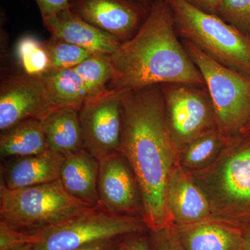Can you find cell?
I'll use <instances>...</instances> for the list:
<instances>
[{"mask_svg":"<svg viewBox=\"0 0 250 250\" xmlns=\"http://www.w3.org/2000/svg\"><path fill=\"white\" fill-rule=\"evenodd\" d=\"M123 94L106 89L88 99L80 111L84 149L98 161L121 152Z\"/></svg>","mask_w":250,"mask_h":250,"instance_id":"cell-9","label":"cell"},{"mask_svg":"<svg viewBox=\"0 0 250 250\" xmlns=\"http://www.w3.org/2000/svg\"><path fill=\"white\" fill-rule=\"evenodd\" d=\"M41 123L52 152L65 158L84 148L78 110L54 108L41 120Z\"/></svg>","mask_w":250,"mask_h":250,"instance_id":"cell-18","label":"cell"},{"mask_svg":"<svg viewBox=\"0 0 250 250\" xmlns=\"http://www.w3.org/2000/svg\"><path fill=\"white\" fill-rule=\"evenodd\" d=\"M149 231L152 250H184L173 226Z\"/></svg>","mask_w":250,"mask_h":250,"instance_id":"cell-27","label":"cell"},{"mask_svg":"<svg viewBox=\"0 0 250 250\" xmlns=\"http://www.w3.org/2000/svg\"><path fill=\"white\" fill-rule=\"evenodd\" d=\"M41 76L54 108H72L80 111L90 98L84 82L74 68L49 70Z\"/></svg>","mask_w":250,"mask_h":250,"instance_id":"cell-20","label":"cell"},{"mask_svg":"<svg viewBox=\"0 0 250 250\" xmlns=\"http://www.w3.org/2000/svg\"><path fill=\"white\" fill-rule=\"evenodd\" d=\"M177 32L225 66L250 75V39L218 15L198 9L187 0H167Z\"/></svg>","mask_w":250,"mask_h":250,"instance_id":"cell-4","label":"cell"},{"mask_svg":"<svg viewBox=\"0 0 250 250\" xmlns=\"http://www.w3.org/2000/svg\"><path fill=\"white\" fill-rule=\"evenodd\" d=\"M89 208L70 195L60 179L16 189L0 184V219L21 231L35 232Z\"/></svg>","mask_w":250,"mask_h":250,"instance_id":"cell-5","label":"cell"},{"mask_svg":"<svg viewBox=\"0 0 250 250\" xmlns=\"http://www.w3.org/2000/svg\"><path fill=\"white\" fill-rule=\"evenodd\" d=\"M177 32L167 0H153L137 32L111 55L113 77L108 89L125 93L166 83L205 86Z\"/></svg>","mask_w":250,"mask_h":250,"instance_id":"cell-2","label":"cell"},{"mask_svg":"<svg viewBox=\"0 0 250 250\" xmlns=\"http://www.w3.org/2000/svg\"><path fill=\"white\" fill-rule=\"evenodd\" d=\"M34 243H28V244L24 245V246L18 247V248L9 250H34Z\"/></svg>","mask_w":250,"mask_h":250,"instance_id":"cell-33","label":"cell"},{"mask_svg":"<svg viewBox=\"0 0 250 250\" xmlns=\"http://www.w3.org/2000/svg\"><path fill=\"white\" fill-rule=\"evenodd\" d=\"M136 1H139V2L142 3L143 4L150 5L151 3L152 2L153 0H136Z\"/></svg>","mask_w":250,"mask_h":250,"instance_id":"cell-35","label":"cell"},{"mask_svg":"<svg viewBox=\"0 0 250 250\" xmlns=\"http://www.w3.org/2000/svg\"><path fill=\"white\" fill-rule=\"evenodd\" d=\"M217 15L250 39V0H220Z\"/></svg>","mask_w":250,"mask_h":250,"instance_id":"cell-25","label":"cell"},{"mask_svg":"<svg viewBox=\"0 0 250 250\" xmlns=\"http://www.w3.org/2000/svg\"><path fill=\"white\" fill-rule=\"evenodd\" d=\"M54 109L41 75L8 77L0 86V130L29 119L41 120Z\"/></svg>","mask_w":250,"mask_h":250,"instance_id":"cell-10","label":"cell"},{"mask_svg":"<svg viewBox=\"0 0 250 250\" xmlns=\"http://www.w3.org/2000/svg\"><path fill=\"white\" fill-rule=\"evenodd\" d=\"M147 229L141 219L112 213L99 205L35 231L34 250H73Z\"/></svg>","mask_w":250,"mask_h":250,"instance_id":"cell-7","label":"cell"},{"mask_svg":"<svg viewBox=\"0 0 250 250\" xmlns=\"http://www.w3.org/2000/svg\"><path fill=\"white\" fill-rule=\"evenodd\" d=\"M99 162V205L112 213L143 220L139 183L123 153L112 154Z\"/></svg>","mask_w":250,"mask_h":250,"instance_id":"cell-11","label":"cell"},{"mask_svg":"<svg viewBox=\"0 0 250 250\" xmlns=\"http://www.w3.org/2000/svg\"><path fill=\"white\" fill-rule=\"evenodd\" d=\"M241 134H250V117L246 126L241 130Z\"/></svg>","mask_w":250,"mask_h":250,"instance_id":"cell-34","label":"cell"},{"mask_svg":"<svg viewBox=\"0 0 250 250\" xmlns=\"http://www.w3.org/2000/svg\"><path fill=\"white\" fill-rule=\"evenodd\" d=\"M161 86L169 129L179 152L199 136L218 127L208 91L181 83H166Z\"/></svg>","mask_w":250,"mask_h":250,"instance_id":"cell-8","label":"cell"},{"mask_svg":"<svg viewBox=\"0 0 250 250\" xmlns=\"http://www.w3.org/2000/svg\"><path fill=\"white\" fill-rule=\"evenodd\" d=\"M74 69L84 82L90 98L108 89L113 77L111 56H92Z\"/></svg>","mask_w":250,"mask_h":250,"instance_id":"cell-22","label":"cell"},{"mask_svg":"<svg viewBox=\"0 0 250 250\" xmlns=\"http://www.w3.org/2000/svg\"><path fill=\"white\" fill-rule=\"evenodd\" d=\"M174 229L184 250H242L243 228L220 219L174 225Z\"/></svg>","mask_w":250,"mask_h":250,"instance_id":"cell-15","label":"cell"},{"mask_svg":"<svg viewBox=\"0 0 250 250\" xmlns=\"http://www.w3.org/2000/svg\"><path fill=\"white\" fill-rule=\"evenodd\" d=\"M130 0H72L75 14L95 27L116 37L122 43L137 32L148 14ZM146 5V4H145Z\"/></svg>","mask_w":250,"mask_h":250,"instance_id":"cell-12","label":"cell"},{"mask_svg":"<svg viewBox=\"0 0 250 250\" xmlns=\"http://www.w3.org/2000/svg\"><path fill=\"white\" fill-rule=\"evenodd\" d=\"M187 1L205 12L215 15L218 13L220 2V0H187Z\"/></svg>","mask_w":250,"mask_h":250,"instance_id":"cell-30","label":"cell"},{"mask_svg":"<svg viewBox=\"0 0 250 250\" xmlns=\"http://www.w3.org/2000/svg\"><path fill=\"white\" fill-rule=\"evenodd\" d=\"M36 241L34 232L21 231L0 220V250L14 249L28 243L34 244Z\"/></svg>","mask_w":250,"mask_h":250,"instance_id":"cell-26","label":"cell"},{"mask_svg":"<svg viewBox=\"0 0 250 250\" xmlns=\"http://www.w3.org/2000/svg\"><path fill=\"white\" fill-rule=\"evenodd\" d=\"M121 239V238H118L111 241L100 242L73 250H115L121 243V241L119 243Z\"/></svg>","mask_w":250,"mask_h":250,"instance_id":"cell-31","label":"cell"},{"mask_svg":"<svg viewBox=\"0 0 250 250\" xmlns=\"http://www.w3.org/2000/svg\"><path fill=\"white\" fill-rule=\"evenodd\" d=\"M183 44L205 81L218 129L227 139L241 134L250 117V75L220 63L189 41Z\"/></svg>","mask_w":250,"mask_h":250,"instance_id":"cell-6","label":"cell"},{"mask_svg":"<svg viewBox=\"0 0 250 250\" xmlns=\"http://www.w3.org/2000/svg\"><path fill=\"white\" fill-rule=\"evenodd\" d=\"M115 250H152L149 238L144 231L133 233L125 237Z\"/></svg>","mask_w":250,"mask_h":250,"instance_id":"cell-28","label":"cell"},{"mask_svg":"<svg viewBox=\"0 0 250 250\" xmlns=\"http://www.w3.org/2000/svg\"><path fill=\"white\" fill-rule=\"evenodd\" d=\"M228 139L218 127L209 130L179 152V164L188 171L208 167L218 157Z\"/></svg>","mask_w":250,"mask_h":250,"instance_id":"cell-21","label":"cell"},{"mask_svg":"<svg viewBox=\"0 0 250 250\" xmlns=\"http://www.w3.org/2000/svg\"><path fill=\"white\" fill-rule=\"evenodd\" d=\"M99 169L98 159L83 148L64 158L59 179L72 197L88 207H97Z\"/></svg>","mask_w":250,"mask_h":250,"instance_id":"cell-16","label":"cell"},{"mask_svg":"<svg viewBox=\"0 0 250 250\" xmlns=\"http://www.w3.org/2000/svg\"><path fill=\"white\" fill-rule=\"evenodd\" d=\"M188 172L208 199L213 218L242 228L250 223V134L229 138L210 166Z\"/></svg>","mask_w":250,"mask_h":250,"instance_id":"cell-3","label":"cell"},{"mask_svg":"<svg viewBox=\"0 0 250 250\" xmlns=\"http://www.w3.org/2000/svg\"><path fill=\"white\" fill-rule=\"evenodd\" d=\"M42 19L54 16L70 7L71 0H35Z\"/></svg>","mask_w":250,"mask_h":250,"instance_id":"cell-29","label":"cell"},{"mask_svg":"<svg viewBox=\"0 0 250 250\" xmlns=\"http://www.w3.org/2000/svg\"><path fill=\"white\" fill-rule=\"evenodd\" d=\"M48 150L40 120H27L1 131L0 136L1 159L37 155Z\"/></svg>","mask_w":250,"mask_h":250,"instance_id":"cell-19","label":"cell"},{"mask_svg":"<svg viewBox=\"0 0 250 250\" xmlns=\"http://www.w3.org/2000/svg\"><path fill=\"white\" fill-rule=\"evenodd\" d=\"M16 54L24 73L42 75L49 70L50 63L45 44L32 36H26L18 41Z\"/></svg>","mask_w":250,"mask_h":250,"instance_id":"cell-23","label":"cell"},{"mask_svg":"<svg viewBox=\"0 0 250 250\" xmlns=\"http://www.w3.org/2000/svg\"><path fill=\"white\" fill-rule=\"evenodd\" d=\"M167 202L176 225H192L213 217L205 194L179 163L169 180Z\"/></svg>","mask_w":250,"mask_h":250,"instance_id":"cell-14","label":"cell"},{"mask_svg":"<svg viewBox=\"0 0 250 250\" xmlns=\"http://www.w3.org/2000/svg\"><path fill=\"white\" fill-rule=\"evenodd\" d=\"M64 158L48 150L42 154L14 159L1 170V184L9 189L22 188L58 180Z\"/></svg>","mask_w":250,"mask_h":250,"instance_id":"cell-17","label":"cell"},{"mask_svg":"<svg viewBox=\"0 0 250 250\" xmlns=\"http://www.w3.org/2000/svg\"><path fill=\"white\" fill-rule=\"evenodd\" d=\"M48 54L49 70L74 68L93 54L79 46L52 36L44 42Z\"/></svg>","mask_w":250,"mask_h":250,"instance_id":"cell-24","label":"cell"},{"mask_svg":"<svg viewBox=\"0 0 250 250\" xmlns=\"http://www.w3.org/2000/svg\"><path fill=\"white\" fill-rule=\"evenodd\" d=\"M161 85L123 93L121 152L139 183L143 221L149 231L174 225L167 202L171 174L179 164Z\"/></svg>","mask_w":250,"mask_h":250,"instance_id":"cell-1","label":"cell"},{"mask_svg":"<svg viewBox=\"0 0 250 250\" xmlns=\"http://www.w3.org/2000/svg\"><path fill=\"white\" fill-rule=\"evenodd\" d=\"M42 23L52 36L82 47L94 56H111L122 43L75 14L71 6L42 19Z\"/></svg>","mask_w":250,"mask_h":250,"instance_id":"cell-13","label":"cell"},{"mask_svg":"<svg viewBox=\"0 0 250 250\" xmlns=\"http://www.w3.org/2000/svg\"><path fill=\"white\" fill-rule=\"evenodd\" d=\"M242 250H250V222L243 228Z\"/></svg>","mask_w":250,"mask_h":250,"instance_id":"cell-32","label":"cell"}]
</instances>
